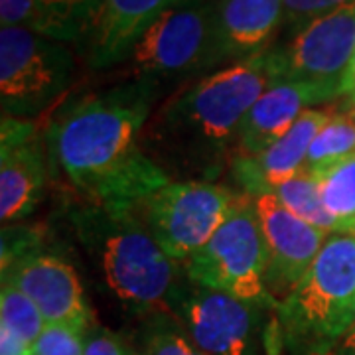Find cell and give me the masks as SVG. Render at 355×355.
Listing matches in <instances>:
<instances>
[{"label": "cell", "instance_id": "27", "mask_svg": "<svg viewBox=\"0 0 355 355\" xmlns=\"http://www.w3.org/2000/svg\"><path fill=\"white\" fill-rule=\"evenodd\" d=\"M2 28H36V0H0Z\"/></svg>", "mask_w": 355, "mask_h": 355}, {"label": "cell", "instance_id": "2", "mask_svg": "<svg viewBox=\"0 0 355 355\" xmlns=\"http://www.w3.org/2000/svg\"><path fill=\"white\" fill-rule=\"evenodd\" d=\"M282 77L280 50L219 67L150 114L142 150L170 180L214 182L233 162L243 121L254 101Z\"/></svg>", "mask_w": 355, "mask_h": 355}, {"label": "cell", "instance_id": "28", "mask_svg": "<svg viewBox=\"0 0 355 355\" xmlns=\"http://www.w3.org/2000/svg\"><path fill=\"white\" fill-rule=\"evenodd\" d=\"M0 355H34V345L0 326Z\"/></svg>", "mask_w": 355, "mask_h": 355}, {"label": "cell", "instance_id": "6", "mask_svg": "<svg viewBox=\"0 0 355 355\" xmlns=\"http://www.w3.org/2000/svg\"><path fill=\"white\" fill-rule=\"evenodd\" d=\"M76 71L67 44L30 28L0 30L2 114L34 121L64 97Z\"/></svg>", "mask_w": 355, "mask_h": 355}, {"label": "cell", "instance_id": "19", "mask_svg": "<svg viewBox=\"0 0 355 355\" xmlns=\"http://www.w3.org/2000/svg\"><path fill=\"white\" fill-rule=\"evenodd\" d=\"M97 0H36V28L42 36L77 48L87 36Z\"/></svg>", "mask_w": 355, "mask_h": 355}, {"label": "cell", "instance_id": "5", "mask_svg": "<svg viewBox=\"0 0 355 355\" xmlns=\"http://www.w3.org/2000/svg\"><path fill=\"white\" fill-rule=\"evenodd\" d=\"M266 245L253 200L241 193L216 235L182 266L186 279L247 302L277 308L266 291Z\"/></svg>", "mask_w": 355, "mask_h": 355}, {"label": "cell", "instance_id": "11", "mask_svg": "<svg viewBox=\"0 0 355 355\" xmlns=\"http://www.w3.org/2000/svg\"><path fill=\"white\" fill-rule=\"evenodd\" d=\"M249 198L253 200L254 214L265 237L268 257L266 291L279 304L304 279L331 233L294 216L272 193Z\"/></svg>", "mask_w": 355, "mask_h": 355}, {"label": "cell", "instance_id": "8", "mask_svg": "<svg viewBox=\"0 0 355 355\" xmlns=\"http://www.w3.org/2000/svg\"><path fill=\"white\" fill-rule=\"evenodd\" d=\"M132 79L160 83L198 76L216 65V2L184 0L170 8L130 51Z\"/></svg>", "mask_w": 355, "mask_h": 355}, {"label": "cell", "instance_id": "4", "mask_svg": "<svg viewBox=\"0 0 355 355\" xmlns=\"http://www.w3.org/2000/svg\"><path fill=\"white\" fill-rule=\"evenodd\" d=\"M275 312L280 340L292 354H326L355 324V235L331 233Z\"/></svg>", "mask_w": 355, "mask_h": 355}, {"label": "cell", "instance_id": "25", "mask_svg": "<svg viewBox=\"0 0 355 355\" xmlns=\"http://www.w3.org/2000/svg\"><path fill=\"white\" fill-rule=\"evenodd\" d=\"M284 2V26L296 34L304 26L324 14L340 8L354 0H282Z\"/></svg>", "mask_w": 355, "mask_h": 355}, {"label": "cell", "instance_id": "15", "mask_svg": "<svg viewBox=\"0 0 355 355\" xmlns=\"http://www.w3.org/2000/svg\"><path fill=\"white\" fill-rule=\"evenodd\" d=\"M282 24V0H217L216 65L237 64L270 50Z\"/></svg>", "mask_w": 355, "mask_h": 355}, {"label": "cell", "instance_id": "17", "mask_svg": "<svg viewBox=\"0 0 355 355\" xmlns=\"http://www.w3.org/2000/svg\"><path fill=\"white\" fill-rule=\"evenodd\" d=\"M320 103H326L324 95L310 85L286 79L272 83L243 121L235 158L263 154L291 130L300 114Z\"/></svg>", "mask_w": 355, "mask_h": 355}, {"label": "cell", "instance_id": "29", "mask_svg": "<svg viewBox=\"0 0 355 355\" xmlns=\"http://www.w3.org/2000/svg\"><path fill=\"white\" fill-rule=\"evenodd\" d=\"M324 355H355V324Z\"/></svg>", "mask_w": 355, "mask_h": 355}, {"label": "cell", "instance_id": "1", "mask_svg": "<svg viewBox=\"0 0 355 355\" xmlns=\"http://www.w3.org/2000/svg\"><path fill=\"white\" fill-rule=\"evenodd\" d=\"M158 83L130 79L67 99L44 132L51 176L79 203L132 209L172 180L142 150Z\"/></svg>", "mask_w": 355, "mask_h": 355}, {"label": "cell", "instance_id": "10", "mask_svg": "<svg viewBox=\"0 0 355 355\" xmlns=\"http://www.w3.org/2000/svg\"><path fill=\"white\" fill-rule=\"evenodd\" d=\"M280 51L282 79L314 87L326 101L345 97L355 51V0L298 30Z\"/></svg>", "mask_w": 355, "mask_h": 355}, {"label": "cell", "instance_id": "22", "mask_svg": "<svg viewBox=\"0 0 355 355\" xmlns=\"http://www.w3.org/2000/svg\"><path fill=\"white\" fill-rule=\"evenodd\" d=\"M46 320L24 292H20L14 284L2 280L0 288V326L8 328L24 342L34 345L40 334L46 328Z\"/></svg>", "mask_w": 355, "mask_h": 355}, {"label": "cell", "instance_id": "9", "mask_svg": "<svg viewBox=\"0 0 355 355\" xmlns=\"http://www.w3.org/2000/svg\"><path fill=\"white\" fill-rule=\"evenodd\" d=\"M265 310V306L184 279L170 316L205 355H257L263 342Z\"/></svg>", "mask_w": 355, "mask_h": 355}, {"label": "cell", "instance_id": "24", "mask_svg": "<svg viewBox=\"0 0 355 355\" xmlns=\"http://www.w3.org/2000/svg\"><path fill=\"white\" fill-rule=\"evenodd\" d=\"M87 330L71 324H46L34 343V355H83Z\"/></svg>", "mask_w": 355, "mask_h": 355}, {"label": "cell", "instance_id": "12", "mask_svg": "<svg viewBox=\"0 0 355 355\" xmlns=\"http://www.w3.org/2000/svg\"><path fill=\"white\" fill-rule=\"evenodd\" d=\"M50 176L46 139L38 135V125L2 114L0 219L4 225H14L36 209Z\"/></svg>", "mask_w": 355, "mask_h": 355}, {"label": "cell", "instance_id": "26", "mask_svg": "<svg viewBox=\"0 0 355 355\" xmlns=\"http://www.w3.org/2000/svg\"><path fill=\"white\" fill-rule=\"evenodd\" d=\"M83 355H135L127 343L113 331L91 326L85 334V354Z\"/></svg>", "mask_w": 355, "mask_h": 355}, {"label": "cell", "instance_id": "23", "mask_svg": "<svg viewBox=\"0 0 355 355\" xmlns=\"http://www.w3.org/2000/svg\"><path fill=\"white\" fill-rule=\"evenodd\" d=\"M139 355H205L170 314H154L142 328Z\"/></svg>", "mask_w": 355, "mask_h": 355}, {"label": "cell", "instance_id": "21", "mask_svg": "<svg viewBox=\"0 0 355 355\" xmlns=\"http://www.w3.org/2000/svg\"><path fill=\"white\" fill-rule=\"evenodd\" d=\"M355 153V113L331 114L310 146L306 168L320 172Z\"/></svg>", "mask_w": 355, "mask_h": 355}, {"label": "cell", "instance_id": "13", "mask_svg": "<svg viewBox=\"0 0 355 355\" xmlns=\"http://www.w3.org/2000/svg\"><path fill=\"white\" fill-rule=\"evenodd\" d=\"M2 280L10 282L38 306L48 324H71L91 328V308L83 282L73 265L62 254L42 247L2 268Z\"/></svg>", "mask_w": 355, "mask_h": 355}, {"label": "cell", "instance_id": "14", "mask_svg": "<svg viewBox=\"0 0 355 355\" xmlns=\"http://www.w3.org/2000/svg\"><path fill=\"white\" fill-rule=\"evenodd\" d=\"M184 0H97L79 51L93 69L125 64L140 38Z\"/></svg>", "mask_w": 355, "mask_h": 355}, {"label": "cell", "instance_id": "16", "mask_svg": "<svg viewBox=\"0 0 355 355\" xmlns=\"http://www.w3.org/2000/svg\"><path fill=\"white\" fill-rule=\"evenodd\" d=\"M330 116L326 111L308 109L291 130L263 154L233 158L231 172L243 186V191L247 196L268 193L275 184L304 170L310 146Z\"/></svg>", "mask_w": 355, "mask_h": 355}, {"label": "cell", "instance_id": "20", "mask_svg": "<svg viewBox=\"0 0 355 355\" xmlns=\"http://www.w3.org/2000/svg\"><path fill=\"white\" fill-rule=\"evenodd\" d=\"M268 193L277 196L279 202L292 211L296 217L304 219L306 223H312L316 227L324 229L326 233H336L334 221L328 216L322 198H320V190H318L316 176L304 168L298 174L282 180L279 184H275Z\"/></svg>", "mask_w": 355, "mask_h": 355}, {"label": "cell", "instance_id": "18", "mask_svg": "<svg viewBox=\"0 0 355 355\" xmlns=\"http://www.w3.org/2000/svg\"><path fill=\"white\" fill-rule=\"evenodd\" d=\"M312 174L336 233L355 235V153Z\"/></svg>", "mask_w": 355, "mask_h": 355}, {"label": "cell", "instance_id": "3", "mask_svg": "<svg viewBox=\"0 0 355 355\" xmlns=\"http://www.w3.org/2000/svg\"><path fill=\"white\" fill-rule=\"evenodd\" d=\"M76 241L116 304L135 316L170 314L186 275L132 209L77 203L69 214Z\"/></svg>", "mask_w": 355, "mask_h": 355}, {"label": "cell", "instance_id": "30", "mask_svg": "<svg viewBox=\"0 0 355 355\" xmlns=\"http://www.w3.org/2000/svg\"><path fill=\"white\" fill-rule=\"evenodd\" d=\"M345 97L354 103L355 107V51H354V62H352V69H349V77H347V89H345ZM355 113V109H354Z\"/></svg>", "mask_w": 355, "mask_h": 355}, {"label": "cell", "instance_id": "7", "mask_svg": "<svg viewBox=\"0 0 355 355\" xmlns=\"http://www.w3.org/2000/svg\"><path fill=\"white\" fill-rule=\"evenodd\" d=\"M235 193L216 182L172 180L132 207L156 243L184 266L227 219Z\"/></svg>", "mask_w": 355, "mask_h": 355}]
</instances>
